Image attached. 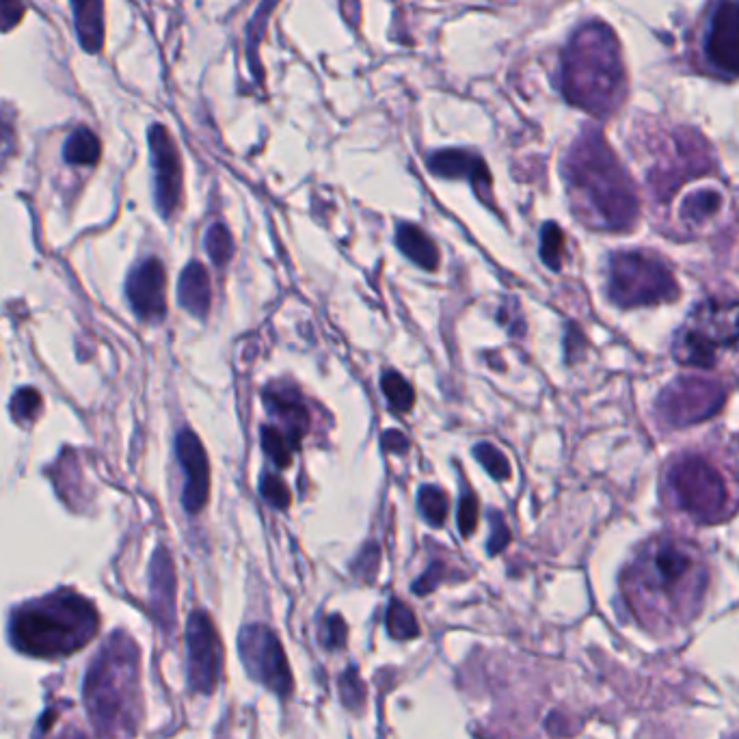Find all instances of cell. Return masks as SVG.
Masks as SVG:
<instances>
[{
    "mask_svg": "<svg viewBox=\"0 0 739 739\" xmlns=\"http://www.w3.org/2000/svg\"><path fill=\"white\" fill-rule=\"evenodd\" d=\"M707 564L688 541L662 536L640 549L623 575V593L644 623L688 621L703 601Z\"/></svg>",
    "mask_w": 739,
    "mask_h": 739,
    "instance_id": "cell-1",
    "label": "cell"
},
{
    "mask_svg": "<svg viewBox=\"0 0 739 739\" xmlns=\"http://www.w3.org/2000/svg\"><path fill=\"white\" fill-rule=\"evenodd\" d=\"M564 178L586 225L599 230H627L634 225L636 193L601 134L586 132L575 141L564 160Z\"/></svg>",
    "mask_w": 739,
    "mask_h": 739,
    "instance_id": "cell-2",
    "label": "cell"
},
{
    "mask_svg": "<svg viewBox=\"0 0 739 739\" xmlns=\"http://www.w3.org/2000/svg\"><path fill=\"white\" fill-rule=\"evenodd\" d=\"M87 714L106 739H130L141 720L139 647L117 631L91 662L85 681Z\"/></svg>",
    "mask_w": 739,
    "mask_h": 739,
    "instance_id": "cell-3",
    "label": "cell"
},
{
    "mask_svg": "<svg viewBox=\"0 0 739 739\" xmlns=\"http://www.w3.org/2000/svg\"><path fill=\"white\" fill-rule=\"evenodd\" d=\"M100 616L93 603L74 590L24 603L11 616V642L33 657H61L80 651L98 634Z\"/></svg>",
    "mask_w": 739,
    "mask_h": 739,
    "instance_id": "cell-4",
    "label": "cell"
},
{
    "mask_svg": "<svg viewBox=\"0 0 739 739\" xmlns=\"http://www.w3.org/2000/svg\"><path fill=\"white\" fill-rule=\"evenodd\" d=\"M614 35L603 24L577 31L562 57V93L573 106L603 115L612 111L623 70Z\"/></svg>",
    "mask_w": 739,
    "mask_h": 739,
    "instance_id": "cell-5",
    "label": "cell"
},
{
    "mask_svg": "<svg viewBox=\"0 0 739 739\" xmlns=\"http://www.w3.org/2000/svg\"><path fill=\"white\" fill-rule=\"evenodd\" d=\"M739 340V301L707 299L698 303L681 327L675 357L685 366L711 368L722 348Z\"/></svg>",
    "mask_w": 739,
    "mask_h": 739,
    "instance_id": "cell-6",
    "label": "cell"
},
{
    "mask_svg": "<svg viewBox=\"0 0 739 739\" xmlns=\"http://www.w3.org/2000/svg\"><path fill=\"white\" fill-rule=\"evenodd\" d=\"M668 482L675 502L701 523L727 519L735 506L724 472L705 456H681L670 467Z\"/></svg>",
    "mask_w": 739,
    "mask_h": 739,
    "instance_id": "cell-7",
    "label": "cell"
},
{
    "mask_svg": "<svg viewBox=\"0 0 739 739\" xmlns=\"http://www.w3.org/2000/svg\"><path fill=\"white\" fill-rule=\"evenodd\" d=\"M610 299L621 307L653 305L677 297V281L670 268L651 253L621 251L610 258Z\"/></svg>",
    "mask_w": 739,
    "mask_h": 739,
    "instance_id": "cell-8",
    "label": "cell"
},
{
    "mask_svg": "<svg viewBox=\"0 0 739 739\" xmlns=\"http://www.w3.org/2000/svg\"><path fill=\"white\" fill-rule=\"evenodd\" d=\"M238 651L251 679L262 683L277 696H290L292 673L288 657L271 627L253 623L240 629Z\"/></svg>",
    "mask_w": 739,
    "mask_h": 739,
    "instance_id": "cell-9",
    "label": "cell"
},
{
    "mask_svg": "<svg viewBox=\"0 0 739 739\" xmlns=\"http://www.w3.org/2000/svg\"><path fill=\"white\" fill-rule=\"evenodd\" d=\"M188 683L199 694H212L221 673V640L208 612L195 610L186 625Z\"/></svg>",
    "mask_w": 739,
    "mask_h": 739,
    "instance_id": "cell-10",
    "label": "cell"
},
{
    "mask_svg": "<svg viewBox=\"0 0 739 739\" xmlns=\"http://www.w3.org/2000/svg\"><path fill=\"white\" fill-rule=\"evenodd\" d=\"M724 402V389L718 383L701 379H679L660 396V413L675 426L694 424L711 418Z\"/></svg>",
    "mask_w": 739,
    "mask_h": 739,
    "instance_id": "cell-11",
    "label": "cell"
},
{
    "mask_svg": "<svg viewBox=\"0 0 739 739\" xmlns=\"http://www.w3.org/2000/svg\"><path fill=\"white\" fill-rule=\"evenodd\" d=\"M150 150L156 173V206L165 219L176 214L182 201V160L176 141L165 126L150 128Z\"/></svg>",
    "mask_w": 739,
    "mask_h": 739,
    "instance_id": "cell-12",
    "label": "cell"
},
{
    "mask_svg": "<svg viewBox=\"0 0 739 739\" xmlns=\"http://www.w3.org/2000/svg\"><path fill=\"white\" fill-rule=\"evenodd\" d=\"M727 214V191L718 184H701L685 191L675 208V230L688 236L705 234Z\"/></svg>",
    "mask_w": 739,
    "mask_h": 739,
    "instance_id": "cell-13",
    "label": "cell"
},
{
    "mask_svg": "<svg viewBox=\"0 0 739 739\" xmlns=\"http://www.w3.org/2000/svg\"><path fill=\"white\" fill-rule=\"evenodd\" d=\"M132 309L143 320H163L167 314V273L158 258H147L132 268L126 284Z\"/></svg>",
    "mask_w": 739,
    "mask_h": 739,
    "instance_id": "cell-14",
    "label": "cell"
},
{
    "mask_svg": "<svg viewBox=\"0 0 739 739\" xmlns=\"http://www.w3.org/2000/svg\"><path fill=\"white\" fill-rule=\"evenodd\" d=\"M176 450H178L180 465L186 472L182 504L186 508V513L197 515L201 513V508L206 506L208 495H210L208 454L204 446H201L199 437L193 431H188V428H184V431L178 435Z\"/></svg>",
    "mask_w": 739,
    "mask_h": 739,
    "instance_id": "cell-15",
    "label": "cell"
},
{
    "mask_svg": "<svg viewBox=\"0 0 739 739\" xmlns=\"http://www.w3.org/2000/svg\"><path fill=\"white\" fill-rule=\"evenodd\" d=\"M707 57L711 65L739 76V3H722L709 24Z\"/></svg>",
    "mask_w": 739,
    "mask_h": 739,
    "instance_id": "cell-16",
    "label": "cell"
},
{
    "mask_svg": "<svg viewBox=\"0 0 739 739\" xmlns=\"http://www.w3.org/2000/svg\"><path fill=\"white\" fill-rule=\"evenodd\" d=\"M428 169L446 180L467 178L472 182L478 199L485 201L487 206H493V178L487 163L478 154L465 150H439L428 158Z\"/></svg>",
    "mask_w": 739,
    "mask_h": 739,
    "instance_id": "cell-17",
    "label": "cell"
},
{
    "mask_svg": "<svg viewBox=\"0 0 739 739\" xmlns=\"http://www.w3.org/2000/svg\"><path fill=\"white\" fill-rule=\"evenodd\" d=\"M266 411L281 424L277 428L284 431L297 448H301V439L309 431V411L301 394L292 385L273 383L264 389L262 394Z\"/></svg>",
    "mask_w": 739,
    "mask_h": 739,
    "instance_id": "cell-18",
    "label": "cell"
},
{
    "mask_svg": "<svg viewBox=\"0 0 739 739\" xmlns=\"http://www.w3.org/2000/svg\"><path fill=\"white\" fill-rule=\"evenodd\" d=\"M150 586H152V610L158 625L171 631L176 625V569L165 547H158L150 567Z\"/></svg>",
    "mask_w": 739,
    "mask_h": 739,
    "instance_id": "cell-19",
    "label": "cell"
},
{
    "mask_svg": "<svg viewBox=\"0 0 739 739\" xmlns=\"http://www.w3.org/2000/svg\"><path fill=\"white\" fill-rule=\"evenodd\" d=\"M178 299L188 314H193L197 318L208 316L212 303V286L204 264L191 262L184 268L180 275Z\"/></svg>",
    "mask_w": 739,
    "mask_h": 739,
    "instance_id": "cell-20",
    "label": "cell"
},
{
    "mask_svg": "<svg viewBox=\"0 0 739 739\" xmlns=\"http://www.w3.org/2000/svg\"><path fill=\"white\" fill-rule=\"evenodd\" d=\"M78 42L89 55L104 46V0H72Z\"/></svg>",
    "mask_w": 739,
    "mask_h": 739,
    "instance_id": "cell-21",
    "label": "cell"
},
{
    "mask_svg": "<svg viewBox=\"0 0 739 739\" xmlns=\"http://www.w3.org/2000/svg\"><path fill=\"white\" fill-rule=\"evenodd\" d=\"M396 245L407 258L426 271H435L439 266V251L424 230L413 223H400L396 230Z\"/></svg>",
    "mask_w": 739,
    "mask_h": 739,
    "instance_id": "cell-22",
    "label": "cell"
},
{
    "mask_svg": "<svg viewBox=\"0 0 739 739\" xmlns=\"http://www.w3.org/2000/svg\"><path fill=\"white\" fill-rule=\"evenodd\" d=\"M102 154L100 139L89 128H76L65 143V160L72 165H96Z\"/></svg>",
    "mask_w": 739,
    "mask_h": 739,
    "instance_id": "cell-23",
    "label": "cell"
},
{
    "mask_svg": "<svg viewBox=\"0 0 739 739\" xmlns=\"http://www.w3.org/2000/svg\"><path fill=\"white\" fill-rule=\"evenodd\" d=\"M262 448L264 452L271 456V461L279 467V469H286L292 465V456L294 452H297L299 448L294 446L292 439L281 431V428L273 426V424H266L262 426Z\"/></svg>",
    "mask_w": 739,
    "mask_h": 739,
    "instance_id": "cell-24",
    "label": "cell"
},
{
    "mask_svg": "<svg viewBox=\"0 0 739 739\" xmlns=\"http://www.w3.org/2000/svg\"><path fill=\"white\" fill-rule=\"evenodd\" d=\"M277 0H264V3L260 5L258 13H255L251 24L247 26V57L251 61V70L255 74V78L262 80V70H260V59H258V50H260V42L262 37L266 33V24H268V18H271V11L275 9Z\"/></svg>",
    "mask_w": 739,
    "mask_h": 739,
    "instance_id": "cell-25",
    "label": "cell"
},
{
    "mask_svg": "<svg viewBox=\"0 0 739 739\" xmlns=\"http://www.w3.org/2000/svg\"><path fill=\"white\" fill-rule=\"evenodd\" d=\"M387 631L396 640H413L420 636V625L407 603L394 599L387 608Z\"/></svg>",
    "mask_w": 739,
    "mask_h": 739,
    "instance_id": "cell-26",
    "label": "cell"
},
{
    "mask_svg": "<svg viewBox=\"0 0 739 739\" xmlns=\"http://www.w3.org/2000/svg\"><path fill=\"white\" fill-rule=\"evenodd\" d=\"M381 387H383V394L389 400L392 409H396L398 413H407V411L413 409V405H415L413 387L409 385V381L402 379L398 372L387 370L381 376Z\"/></svg>",
    "mask_w": 739,
    "mask_h": 739,
    "instance_id": "cell-27",
    "label": "cell"
},
{
    "mask_svg": "<svg viewBox=\"0 0 739 739\" xmlns=\"http://www.w3.org/2000/svg\"><path fill=\"white\" fill-rule=\"evenodd\" d=\"M418 504H420V510L424 519L431 523L433 528H439L443 526V521H446L448 517V495L443 493V489L439 487H433V485H426L420 489V495H418Z\"/></svg>",
    "mask_w": 739,
    "mask_h": 739,
    "instance_id": "cell-28",
    "label": "cell"
},
{
    "mask_svg": "<svg viewBox=\"0 0 739 739\" xmlns=\"http://www.w3.org/2000/svg\"><path fill=\"white\" fill-rule=\"evenodd\" d=\"M206 251L210 255V260L214 262V266L223 268L227 262L232 260L234 255V240L230 230L223 223H214L208 234H206Z\"/></svg>",
    "mask_w": 739,
    "mask_h": 739,
    "instance_id": "cell-29",
    "label": "cell"
},
{
    "mask_svg": "<svg viewBox=\"0 0 739 739\" xmlns=\"http://www.w3.org/2000/svg\"><path fill=\"white\" fill-rule=\"evenodd\" d=\"M541 260L552 268L560 271L564 262V234L556 223H545L541 230Z\"/></svg>",
    "mask_w": 739,
    "mask_h": 739,
    "instance_id": "cell-30",
    "label": "cell"
},
{
    "mask_svg": "<svg viewBox=\"0 0 739 739\" xmlns=\"http://www.w3.org/2000/svg\"><path fill=\"white\" fill-rule=\"evenodd\" d=\"M340 696L346 709L351 711H361V707L366 705V685L355 666L346 668V673L340 677Z\"/></svg>",
    "mask_w": 739,
    "mask_h": 739,
    "instance_id": "cell-31",
    "label": "cell"
},
{
    "mask_svg": "<svg viewBox=\"0 0 739 739\" xmlns=\"http://www.w3.org/2000/svg\"><path fill=\"white\" fill-rule=\"evenodd\" d=\"M476 461L487 469V474L495 480H508L510 478V463L506 456L497 450L491 443H478L474 448Z\"/></svg>",
    "mask_w": 739,
    "mask_h": 739,
    "instance_id": "cell-32",
    "label": "cell"
},
{
    "mask_svg": "<svg viewBox=\"0 0 739 739\" xmlns=\"http://www.w3.org/2000/svg\"><path fill=\"white\" fill-rule=\"evenodd\" d=\"M39 739H85V735L74 727V722L61 720L59 711L52 707L46 711L42 727H39Z\"/></svg>",
    "mask_w": 739,
    "mask_h": 739,
    "instance_id": "cell-33",
    "label": "cell"
},
{
    "mask_svg": "<svg viewBox=\"0 0 739 739\" xmlns=\"http://www.w3.org/2000/svg\"><path fill=\"white\" fill-rule=\"evenodd\" d=\"M39 411H42V396H39L35 389H20V392L13 396L11 415L16 418V422L20 424L33 422Z\"/></svg>",
    "mask_w": 739,
    "mask_h": 739,
    "instance_id": "cell-34",
    "label": "cell"
},
{
    "mask_svg": "<svg viewBox=\"0 0 739 739\" xmlns=\"http://www.w3.org/2000/svg\"><path fill=\"white\" fill-rule=\"evenodd\" d=\"M260 493L264 500L275 506L277 510H286L292 502V495H290V489L284 480H281L279 476H273V474H264L262 480H260Z\"/></svg>",
    "mask_w": 739,
    "mask_h": 739,
    "instance_id": "cell-35",
    "label": "cell"
},
{
    "mask_svg": "<svg viewBox=\"0 0 739 739\" xmlns=\"http://www.w3.org/2000/svg\"><path fill=\"white\" fill-rule=\"evenodd\" d=\"M346 636H348V627L340 614L327 616L325 621L320 623V644L325 649H331V651L342 649L346 644Z\"/></svg>",
    "mask_w": 739,
    "mask_h": 739,
    "instance_id": "cell-36",
    "label": "cell"
},
{
    "mask_svg": "<svg viewBox=\"0 0 739 739\" xmlns=\"http://www.w3.org/2000/svg\"><path fill=\"white\" fill-rule=\"evenodd\" d=\"M379 564H381L379 547H376L374 543H368L364 549H361V554L357 556V560L353 564V573L359 577V580L372 582L376 577V571H379Z\"/></svg>",
    "mask_w": 739,
    "mask_h": 739,
    "instance_id": "cell-37",
    "label": "cell"
},
{
    "mask_svg": "<svg viewBox=\"0 0 739 739\" xmlns=\"http://www.w3.org/2000/svg\"><path fill=\"white\" fill-rule=\"evenodd\" d=\"M478 528V500L476 495L467 493L463 495V500L459 504V530L465 536H472Z\"/></svg>",
    "mask_w": 739,
    "mask_h": 739,
    "instance_id": "cell-38",
    "label": "cell"
},
{
    "mask_svg": "<svg viewBox=\"0 0 739 739\" xmlns=\"http://www.w3.org/2000/svg\"><path fill=\"white\" fill-rule=\"evenodd\" d=\"M446 575H448L446 564H443L441 560H435V562L431 564V567L426 569V573L420 577V580L413 584V593H415V595H428V593H433V590H435L443 580H446Z\"/></svg>",
    "mask_w": 739,
    "mask_h": 739,
    "instance_id": "cell-39",
    "label": "cell"
},
{
    "mask_svg": "<svg viewBox=\"0 0 739 739\" xmlns=\"http://www.w3.org/2000/svg\"><path fill=\"white\" fill-rule=\"evenodd\" d=\"M24 18L22 0H0V33H9Z\"/></svg>",
    "mask_w": 739,
    "mask_h": 739,
    "instance_id": "cell-40",
    "label": "cell"
},
{
    "mask_svg": "<svg viewBox=\"0 0 739 739\" xmlns=\"http://www.w3.org/2000/svg\"><path fill=\"white\" fill-rule=\"evenodd\" d=\"M489 519L493 521V534L489 539V545H487V552L491 556H497L502 552L504 547H508L510 543V530L506 526V521L502 517V513H497V510H493V513L489 515Z\"/></svg>",
    "mask_w": 739,
    "mask_h": 739,
    "instance_id": "cell-41",
    "label": "cell"
},
{
    "mask_svg": "<svg viewBox=\"0 0 739 739\" xmlns=\"http://www.w3.org/2000/svg\"><path fill=\"white\" fill-rule=\"evenodd\" d=\"M383 448L394 454H405L409 448V439L400 431H387L383 433Z\"/></svg>",
    "mask_w": 739,
    "mask_h": 739,
    "instance_id": "cell-42",
    "label": "cell"
},
{
    "mask_svg": "<svg viewBox=\"0 0 739 739\" xmlns=\"http://www.w3.org/2000/svg\"><path fill=\"white\" fill-rule=\"evenodd\" d=\"M13 141H16V134H13L11 124L0 117V160L13 152Z\"/></svg>",
    "mask_w": 739,
    "mask_h": 739,
    "instance_id": "cell-43",
    "label": "cell"
},
{
    "mask_svg": "<svg viewBox=\"0 0 739 739\" xmlns=\"http://www.w3.org/2000/svg\"><path fill=\"white\" fill-rule=\"evenodd\" d=\"M342 16L351 26H359L361 22V3L359 0H340Z\"/></svg>",
    "mask_w": 739,
    "mask_h": 739,
    "instance_id": "cell-44",
    "label": "cell"
}]
</instances>
